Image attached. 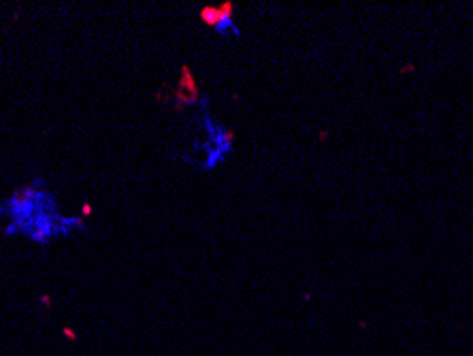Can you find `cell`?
<instances>
[{"mask_svg":"<svg viewBox=\"0 0 473 356\" xmlns=\"http://www.w3.org/2000/svg\"><path fill=\"white\" fill-rule=\"evenodd\" d=\"M198 17L203 19V24L209 26V28H224V15L220 7H213V4H207V7L201 9Z\"/></svg>","mask_w":473,"mask_h":356,"instance_id":"2","label":"cell"},{"mask_svg":"<svg viewBox=\"0 0 473 356\" xmlns=\"http://www.w3.org/2000/svg\"><path fill=\"white\" fill-rule=\"evenodd\" d=\"M175 98H177V109H181L184 105H190V102L198 100V88L196 81L192 77V71L188 64L181 66V77H179V88L175 92Z\"/></svg>","mask_w":473,"mask_h":356,"instance_id":"1","label":"cell"},{"mask_svg":"<svg viewBox=\"0 0 473 356\" xmlns=\"http://www.w3.org/2000/svg\"><path fill=\"white\" fill-rule=\"evenodd\" d=\"M416 71V66H413L411 62H407V64H403V66L399 68V75H405V73H413Z\"/></svg>","mask_w":473,"mask_h":356,"instance_id":"3","label":"cell"}]
</instances>
